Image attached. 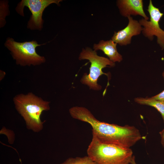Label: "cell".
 I'll return each mask as SVG.
<instances>
[{"label":"cell","mask_w":164,"mask_h":164,"mask_svg":"<svg viewBox=\"0 0 164 164\" xmlns=\"http://www.w3.org/2000/svg\"><path fill=\"white\" fill-rule=\"evenodd\" d=\"M69 111L73 118L89 124L92 128V135L104 143L130 148L142 138L139 130L134 126H121L100 121L84 107H73Z\"/></svg>","instance_id":"1"},{"label":"cell","mask_w":164,"mask_h":164,"mask_svg":"<svg viewBox=\"0 0 164 164\" xmlns=\"http://www.w3.org/2000/svg\"><path fill=\"white\" fill-rule=\"evenodd\" d=\"M13 101L15 108L23 118L27 128L36 132L42 130L45 121H41V115L43 111L50 109V102L31 93L17 95Z\"/></svg>","instance_id":"2"},{"label":"cell","mask_w":164,"mask_h":164,"mask_svg":"<svg viewBox=\"0 0 164 164\" xmlns=\"http://www.w3.org/2000/svg\"><path fill=\"white\" fill-rule=\"evenodd\" d=\"M87 152L97 164H129L133 156L130 148L104 143L93 135Z\"/></svg>","instance_id":"3"},{"label":"cell","mask_w":164,"mask_h":164,"mask_svg":"<svg viewBox=\"0 0 164 164\" xmlns=\"http://www.w3.org/2000/svg\"><path fill=\"white\" fill-rule=\"evenodd\" d=\"M45 44H39L36 40L18 42L8 37L5 46L10 51L16 64L24 66L39 65L45 62V58L38 54L36 50L37 46Z\"/></svg>","instance_id":"4"},{"label":"cell","mask_w":164,"mask_h":164,"mask_svg":"<svg viewBox=\"0 0 164 164\" xmlns=\"http://www.w3.org/2000/svg\"><path fill=\"white\" fill-rule=\"evenodd\" d=\"M79 59V60H87L91 63L89 73L84 74L81 80V82L87 85L90 89L100 90L101 87L97 83L99 77L103 74L108 76L107 73L103 72L102 69L106 67H114L115 63L107 58L98 56L96 51L88 47L83 49Z\"/></svg>","instance_id":"5"},{"label":"cell","mask_w":164,"mask_h":164,"mask_svg":"<svg viewBox=\"0 0 164 164\" xmlns=\"http://www.w3.org/2000/svg\"><path fill=\"white\" fill-rule=\"evenodd\" d=\"M62 0H22L18 4L15 10L17 13L24 16V8L28 7L32 15L28 22L27 27L32 30H41L43 28V12L50 4L55 3L58 5Z\"/></svg>","instance_id":"6"},{"label":"cell","mask_w":164,"mask_h":164,"mask_svg":"<svg viewBox=\"0 0 164 164\" xmlns=\"http://www.w3.org/2000/svg\"><path fill=\"white\" fill-rule=\"evenodd\" d=\"M147 11L149 16V20L143 18L138 21L142 27V33L149 40H153L154 36L157 38V43L162 50H164V30L160 27L159 22L163 15L159 9L153 5L150 0Z\"/></svg>","instance_id":"7"},{"label":"cell","mask_w":164,"mask_h":164,"mask_svg":"<svg viewBox=\"0 0 164 164\" xmlns=\"http://www.w3.org/2000/svg\"><path fill=\"white\" fill-rule=\"evenodd\" d=\"M128 23L123 29L114 32L111 39L121 46H125L131 43L133 36L140 35L142 27L138 21L134 19L131 16L127 17Z\"/></svg>","instance_id":"8"},{"label":"cell","mask_w":164,"mask_h":164,"mask_svg":"<svg viewBox=\"0 0 164 164\" xmlns=\"http://www.w3.org/2000/svg\"><path fill=\"white\" fill-rule=\"evenodd\" d=\"M117 5L121 16L127 17L131 15L141 16L148 20L149 18L144 10L143 2L142 0H118Z\"/></svg>","instance_id":"9"},{"label":"cell","mask_w":164,"mask_h":164,"mask_svg":"<svg viewBox=\"0 0 164 164\" xmlns=\"http://www.w3.org/2000/svg\"><path fill=\"white\" fill-rule=\"evenodd\" d=\"M117 44L111 39L107 41L101 40L98 44H94L93 48L96 51L98 50H102L112 62H120L122 60L123 58L122 55L117 51Z\"/></svg>","instance_id":"10"},{"label":"cell","mask_w":164,"mask_h":164,"mask_svg":"<svg viewBox=\"0 0 164 164\" xmlns=\"http://www.w3.org/2000/svg\"><path fill=\"white\" fill-rule=\"evenodd\" d=\"M134 100L139 104L151 106L155 108L161 114L164 122V101L155 100L152 97H137Z\"/></svg>","instance_id":"11"},{"label":"cell","mask_w":164,"mask_h":164,"mask_svg":"<svg viewBox=\"0 0 164 164\" xmlns=\"http://www.w3.org/2000/svg\"><path fill=\"white\" fill-rule=\"evenodd\" d=\"M60 164H97L87 156L83 157H70Z\"/></svg>","instance_id":"12"},{"label":"cell","mask_w":164,"mask_h":164,"mask_svg":"<svg viewBox=\"0 0 164 164\" xmlns=\"http://www.w3.org/2000/svg\"><path fill=\"white\" fill-rule=\"evenodd\" d=\"M8 2L7 1H0V28L5 26L6 23L5 17L9 14Z\"/></svg>","instance_id":"13"},{"label":"cell","mask_w":164,"mask_h":164,"mask_svg":"<svg viewBox=\"0 0 164 164\" xmlns=\"http://www.w3.org/2000/svg\"><path fill=\"white\" fill-rule=\"evenodd\" d=\"M152 97L155 100L164 101V90L160 93Z\"/></svg>","instance_id":"14"},{"label":"cell","mask_w":164,"mask_h":164,"mask_svg":"<svg viewBox=\"0 0 164 164\" xmlns=\"http://www.w3.org/2000/svg\"><path fill=\"white\" fill-rule=\"evenodd\" d=\"M159 133L161 138V142L162 146L164 148V129L160 131Z\"/></svg>","instance_id":"15"},{"label":"cell","mask_w":164,"mask_h":164,"mask_svg":"<svg viewBox=\"0 0 164 164\" xmlns=\"http://www.w3.org/2000/svg\"><path fill=\"white\" fill-rule=\"evenodd\" d=\"M130 164H136L135 161V157L133 156L131 162Z\"/></svg>","instance_id":"16"},{"label":"cell","mask_w":164,"mask_h":164,"mask_svg":"<svg viewBox=\"0 0 164 164\" xmlns=\"http://www.w3.org/2000/svg\"><path fill=\"white\" fill-rule=\"evenodd\" d=\"M162 75L163 77V78H164V71H163V72L162 73Z\"/></svg>","instance_id":"17"}]
</instances>
